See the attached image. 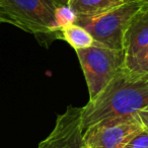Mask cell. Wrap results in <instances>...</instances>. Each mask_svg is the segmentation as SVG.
Masks as SVG:
<instances>
[{"instance_id": "cell-5", "label": "cell", "mask_w": 148, "mask_h": 148, "mask_svg": "<svg viewBox=\"0 0 148 148\" xmlns=\"http://www.w3.org/2000/svg\"><path fill=\"white\" fill-rule=\"evenodd\" d=\"M143 130L139 115L97 124L82 133V148H124Z\"/></svg>"}, {"instance_id": "cell-16", "label": "cell", "mask_w": 148, "mask_h": 148, "mask_svg": "<svg viewBox=\"0 0 148 148\" xmlns=\"http://www.w3.org/2000/svg\"><path fill=\"white\" fill-rule=\"evenodd\" d=\"M134 1H138V2H142V3H147L148 4V0H134Z\"/></svg>"}, {"instance_id": "cell-14", "label": "cell", "mask_w": 148, "mask_h": 148, "mask_svg": "<svg viewBox=\"0 0 148 148\" xmlns=\"http://www.w3.org/2000/svg\"><path fill=\"white\" fill-rule=\"evenodd\" d=\"M141 121L144 125V128L148 131V119H141Z\"/></svg>"}, {"instance_id": "cell-11", "label": "cell", "mask_w": 148, "mask_h": 148, "mask_svg": "<svg viewBox=\"0 0 148 148\" xmlns=\"http://www.w3.org/2000/svg\"><path fill=\"white\" fill-rule=\"evenodd\" d=\"M124 148H148V131L144 128Z\"/></svg>"}, {"instance_id": "cell-12", "label": "cell", "mask_w": 148, "mask_h": 148, "mask_svg": "<svg viewBox=\"0 0 148 148\" xmlns=\"http://www.w3.org/2000/svg\"><path fill=\"white\" fill-rule=\"evenodd\" d=\"M54 2V4L57 7H63V6H67L69 0H52Z\"/></svg>"}, {"instance_id": "cell-13", "label": "cell", "mask_w": 148, "mask_h": 148, "mask_svg": "<svg viewBox=\"0 0 148 148\" xmlns=\"http://www.w3.org/2000/svg\"><path fill=\"white\" fill-rule=\"evenodd\" d=\"M138 115H139L140 119H148V105L146 106Z\"/></svg>"}, {"instance_id": "cell-7", "label": "cell", "mask_w": 148, "mask_h": 148, "mask_svg": "<svg viewBox=\"0 0 148 148\" xmlns=\"http://www.w3.org/2000/svg\"><path fill=\"white\" fill-rule=\"evenodd\" d=\"M148 46V4L143 6L131 18L124 35L123 51L126 59L136 56Z\"/></svg>"}, {"instance_id": "cell-10", "label": "cell", "mask_w": 148, "mask_h": 148, "mask_svg": "<svg viewBox=\"0 0 148 148\" xmlns=\"http://www.w3.org/2000/svg\"><path fill=\"white\" fill-rule=\"evenodd\" d=\"M125 73L134 81L148 80V46L140 53L125 60Z\"/></svg>"}, {"instance_id": "cell-2", "label": "cell", "mask_w": 148, "mask_h": 148, "mask_svg": "<svg viewBox=\"0 0 148 148\" xmlns=\"http://www.w3.org/2000/svg\"><path fill=\"white\" fill-rule=\"evenodd\" d=\"M57 8L52 0H0V13L5 23H10L38 39L45 36L58 38Z\"/></svg>"}, {"instance_id": "cell-9", "label": "cell", "mask_w": 148, "mask_h": 148, "mask_svg": "<svg viewBox=\"0 0 148 148\" xmlns=\"http://www.w3.org/2000/svg\"><path fill=\"white\" fill-rule=\"evenodd\" d=\"M58 38L66 41L74 50L86 49L95 45V40L88 32L75 23H70L60 27Z\"/></svg>"}, {"instance_id": "cell-1", "label": "cell", "mask_w": 148, "mask_h": 148, "mask_svg": "<svg viewBox=\"0 0 148 148\" xmlns=\"http://www.w3.org/2000/svg\"><path fill=\"white\" fill-rule=\"evenodd\" d=\"M148 105V82L134 81L123 67L111 82L81 108L82 133L105 122L137 116Z\"/></svg>"}, {"instance_id": "cell-6", "label": "cell", "mask_w": 148, "mask_h": 148, "mask_svg": "<svg viewBox=\"0 0 148 148\" xmlns=\"http://www.w3.org/2000/svg\"><path fill=\"white\" fill-rule=\"evenodd\" d=\"M38 148H82L81 108L68 106L58 115L54 129Z\"/></svg>"}, {"instance_id": "cell-3", "label": "cell", "mask_w": 148, "mask_h": 148, "mask_svg": "<svg viewBox=\"0 0 148 148\" xmlns=\"http://www.w3.org/2000/svg\"><path fill=\"white\" fill-rule=\"evenodd\" d=\"M143 4L145 3L132 0L97 16H75L73 23L86 29L97 45L123 51L124 35L128 25Z\"/></svg>"}, {"instance_id": "cell-8", "label": "cell", "mask_w": 148, "mask_h": 148, "mask_svg": "<svg viewBox=\"0 0 148 148\" xmlns=\"http://www.w3.org/2000/svg\"><path fill=\"white\" fill-rule=\"evenodd\" d=\"M129 1L132 0H69L67 6L75 16L92 17L113 10Z\"/></svg>"}, {"instance_id": "cell-4", "label": "cell", "mask_w": 148, "mask_h": 148, "mask_svg": "<svg viewBox=\"0 0 148 148\" xmlns=\"http://www.w3.org/2000/svg\"><path fill=\"white\" fill-rule=\"evenodd\" d=\"M79 60L87 88L89 99H92L111 82L125 64L124 51L95 45L86 49L75 50Z\"/></svg>"}, {"instance_id": "cell-17", "label": "cell", "mask_w": 148, "mask_h": 148, "mask_svg": "<svg viewBox=\"0 0 148 148\" xmlns=\"http://www.w3.org/2000/svg\"><path fill=\"white\" fill-rule=\"evenodd\" d=\"M147 82H148V80H147Z\"/></svg>"}, {"instance_id": "cell-15", "label": "cell", "mask_w": 148, "mask_h": 148, "mask_svg": "<svg viewBox=\"0 0 148 148\" xmlns=\"http://www.w3.org/2000/svg\"><path fill=\"white\" fill-rule=\"evenodd\" d=\"M0 23H5V19H4V17L2 16L1 13H0Z\"/></svg>"}]
</instances>
